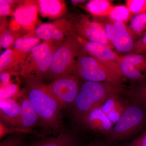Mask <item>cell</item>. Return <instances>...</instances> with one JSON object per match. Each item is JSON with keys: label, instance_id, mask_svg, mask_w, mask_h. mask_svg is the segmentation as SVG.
Listing matches in <instances>:
<instances>
[{"label": "cell", "instance_id": "obj_1", "mask_svg": "<svg viewBox=\"0 0 146 146\" xmlns=\"http://www.w3.org/2000/svg\"><path fill=\"white\" fill-rule=\"evenodd\" d=\"M25 91L39 119L42 136H56L65 130L62 106L42 80H25Z\"/></svg>", "mask_w": 146, "mask_h": 146}, {"label": "cell", "instance_id": "obj_2", "mask_svg": "<svg viewBox=\"0 0 146 146\" xmlns=\"http://www.w3.org/2000/svg\"><path fill=\"white\" fill-rule=\"evenodd\" d=\"M115 93H118L110 84L84 81L80 84L78 94L71 108L73 119L80 124L90 111L101 106L108 98Z\"/></svg>", "mask_w": 146, "mask_h": 146}, {"label": "cell", "instance_id": "obj_3", "mask_svg": "<svg viewBox=\"0 0 146 146\" xmlns=\"http://www.w3.org/2000/svg\"><path fill=\"white\" fill-rule=\"evenodd\" d=\"M72 74L84 81L110 84L120 95L123 92V78L83 50L78 57Z\"/></svg>", "mask_w": 146, "mask_h": 146}, {"label": "cell", "instance_id": "obj_4", "mask_svg": "<svg viewBox=\"0 0 146 146\" xmlns=\"http://www.w3.org/2000/svg\"><path fill=\"white\" fill-rule=\"evenodd\" d=\"M59 44L44 41L29 54L19 74L25 80L46 78L53 54Z\"/></svg>", "mask_w": 146, "mask_h": 146}, {"label": "cell", "instance_id": "obj_5", "mask_svg": "<svg viewBox=\"0 0 146 146\" xmlns=\"http://www.w3.org/2000/svg\"><path fill=\"white\" fill-rule=\"evenodd\" d=\"M146 125V110L129 102L122 116L106 137V141L110 145L125 141L141 131Z\"/></svg>", "mask_w": 146, "mask_h": 146}, {"label": "cell", "instance_id": "obj_6", "mask_svg": "<svg viewBox=\"0 0 146 146\" xmlns=\"http://www.w3.org/2000/svg\"><path fill=\"white\" fill-rule=\"evenodd\" d=\"M82 50V47L76 37L68 38L59 44L53 54L46 78L53 81L72 74L78 57Z\"/></svg>", "mask_w": 146, "mask_h": 146}, {"label": "cell", "instance_id": "obj_7", "mask_svg": "<svg viewBox=\"0 0 146 146\" xmlns=\"http://www.w3.org/2000/svg\"><path fill=\"white\" fill-rule=\"evenodd\" d=\"M76 39L81 45L84 51L95 58L106 67L123 78L120 71L122 56L112 48L100 43L90 42L77 35Z\"/></svg>", "mask_w": 146, "mask_h": 146}, {"label": "cell", "instance_id": "obj_8", "mask_svg": "<svg viewBox=\"0 0 146 146\" xmlns=\"http://www.w3.org/2000/svg\"><path fill=\"white\" fill-rule=\"evenodd\" d=\"M80 79L71 74L53 80L48 84L50 91L63 109L72 106L80 87Z\"/></svg>", "mask_w": 146, "mask_h": 146}, {"label": "cell", "instance_id": "obj_9", "mask_svg": "<svg viewBox=\"0 0 146 146\" xmlns=\"http://www.w3.org/2000/svg\"><path fill=\"white\" fill-rule=\"evenodd\" d=\"M73 21L78 36L90 42H97L113 48L106 38L102 25L96 18L91 15L81 14Z\"/></svg>", "mask_w": 146, "mask_h": 146}, {"label": "cell", "instance_id": "obj_10", "mask_svg": "<svg viewBox=\"0 0 146 146\" xmlns=\"http://www.w3.org/2000/svg\"><path fill=\"white\" fill-rule=\"evenodd\" d=\"M39 12L36 1L19 2L14 11L13 18L28 33L35 29Z\"/></svg>", "mask_w": 146, "mask_h": 146}, {"label": "cell", "instance_id": "obj_11", "mask_svg": "<svg viewBox=\"0 0 146 146\" xmlns=\"http://www.w3.org/2000/svg\"><path fill=\"white\" fill-rule=\"evenodd\" d=\"M80 125L87 129L105 136L113 127V123L102 110L101 106L94 108L86 115Z\"/></svg>", "mask_w": 146, "mask_h": 146}, {"label": "cell", "instance_id": "obj_12", "mask_svg": "<svg viewBox=\"0 0 146 146\" xmlns=\"http://www.w3.org/2000/svg\"><path fill=\"white\" fill-rule=\"evenodd\" d=\"M50 36L51 42L60 44L66 39L77 35L73 21L66 18H60L51 23H45Z\"/></svg>", "mask_w": 146, "mask_h": 146}, {"label": "cell", "instance_id": "obj_13", "mask_svg": "<svg viewBox=\"0 0 146 146\" xmlns=\"http://www.w3.org/2000/svg\"><path fill=\"white\" fill-rule=\"evenodd\" d=\"M117 30L111 44L113 48L118 52L127 54L133 50L135 42V35L129 26L122 22L115 21Z\"/></svg>", "mask_w": 146, "mask_h": 146}, {"label": "cell", "instance_id": "obj_14", "mask_svg": "<svg viewBox=\"0 0 146 146\" xmlns=\"http://www.w3.org/2000/svg\"><path fill=\"white\" fill-rule=\"evenodd\" d=\"M83 141L75 133L65 130L56 136L33 141L27 146H81Z\"/></svg>", "mask_w": 146, "mask_h": 146}, {"label": "cell", "instance_id": "obj_15", "mask_svg": "<svg viewBox=\"0 0 146 146\" xmlns=\"http://www.w3.org/2000/svg\"><path fill=\"white\" fill-rule=\"evenodd\" d=\"M21 109L20 104L14 98L0 100L1 122L9 127L18 128Z\"/></svg>", "mask_w": 146, "mask_h": 146}, {"label": "cell", "instance_id": "obj_16", "mask_svg": "<svg viewBox=\"0 0 146 146\" xmlns=\"http://www.w3.org/2000/svg\"><path fill=\"white\" fill-rule=\"evenodd\" d=\"M29 54L13 47L5 50L0 56V73L20 70Z\"/></svg>", "mask_w": 146, "mask_h": 146}, {"label": "cell", "instance_id": "obj_17", "mask_svg": "<svg viewBox=\"0 0 146 146\" xmlns=\"http://www.w3.org/2000/svg\"><path fill=\"white\" fill-rule=\"evenodd\" d=\"M129 103L122 98L120 94L115 93L108 98L101 107L114 125L122 116Z\"/></svg>", "mask_w": 146, "mask_h": 146}, {"label": "cell", "instance_id": "obj_18", "mask_svg": "<svg viewBox=\"0 0 146 146\" xmlns=\"http://www.w3.org/2000/svg\"><path fill=\"white\" fill-rule=\"evenodd\" d=\"M22 96L19 103L21 112L18 128L33 130L34 127L39 125V118L25 91Z\"/></svg>", "mask_w": 146, "mask_h": 146}, {"label": "cell", "instance_id": "obj_19", "mask_svg": "<svg viewBox=\"0 0 146 146\" xmlns=\"http://www.w3.org/2000/svg\"><path fill=\"white\" fill-rule=\"evenodd\" d=\"M121 61L127 65L135 80L146 79V54H125L122 56Z\"/></svg>", "mask_w": 146, "mask_h": 146}, {"label": "cell", "instance_id": "obj_20", "mask_svg": "<svg viewBox=\"0 0 146 146\" xmlns=\"http://www.w3.org/2000/svg\"><path fill=\"white\" fill-rule=\"evenodd\" d=\"M36 1L39 14L44 18L57 19L63 16L67 11V5L65 1L61 0Z\"/></svg>", "mask_w": 146, "mask_h": 146}, {"label": "cell", "instance_id": "obj_21", "mask_svg": "<svg viewBox=\"0 0 146 146\" xmlns=\"http://www.w3.org/2000/svg\"><path fill=\"white\" fill-rule=\"evenodd\" d=\"M113 6L109 0H91L86 3L84 9L94 18H103L109 16Z\"/></svg>", "mask_w": 146, "mask_h": 146}, {"label": "cell", "instance_id": "obj_22", "mask_svg": "<svg viewBox=\"0 0 146 146\" xmlns=\"http://www.w3.org/2000/svg\"><path fill=\"white\" fill-rule=\"evenodd\" d=\"M127 94L129 102L138 105L146 111V79L133 84Z\"/></svg>", "mask_w": 146, "mask_h": 146}, {"label": "cell", "instance_id": "obj_23", "mask_svg": "<svg viewBox=\"0 0 146 146\" xmlns=\"http://www.w3.org/2000/svg\"><path fill=\"white\" fill-rule=\"evenodd\" d=\"M133 16L126 5H118L113 6L108 17L112 21L126 24Z\"/></svg>", "mask_w": 146, "mask_h": 146}, {"label": "cell", "instance_id": "obj_24", "mask_svg": "<svg viewBox=\"0 0 146 146\" xmlns=\"http://www.w3.org/2000/svg\"><path fill=\"white\" fill-rule=\"evenodd\" d=\"M135 35L142 36L146 33V12L133 16L129 26Z\"/></svg>", "mask_w": 146, "mask_h": 146}, {"label": "cell", "instance_id": "obj_25", "mask_svg": "<svg viewBox=\"0 0 146 146\" xmlns=\"http://www.w3.org/2000/svg\"><path fill=\"white\" fill-rule=\"evenodd\" d=\"M41 43V40L38 38H25L23 37L16 39L13 44V48L23 52L30 53Z\"/></svg>", "mask_w": 146, "mask_h": 146}, {"label": "cell", "instance_id": "obj_26", "mask_svg": "<svg viewBox=\"0 0 146 146\" xmlns=\"http://www.w3.org/2000/svg\"><path fill=\"white\" fill-rule=\"evenodd\" d=\"M1 47L6 50L11 48V46H13L15 41L19 38L20 33L8 31L5 29H1Z\"/></svg>", "mask_w": 146, "mask_h": 146}, {"label": "cell", "instance_id": "obj_27", "mask_svg": "<svg viewBox=\"0 0 146 146\" xmlns=\"http://www.w3.org/2000/svg\"><path fill=\"white\" fill-rule=\"evenodd\" d=\"M1 99L13 98L18 96L19 93L18 83H16L11 80L8 84L1 86Z\"/></svg>", "mask_w": 146, "mask_h": 146}, {"label": "cell", "instance_id": "obj_28", "mask_svg": "<svg viewBox=\"0 0 146 146\" xmlns=\"http://www.w3.org/2000/svg\"><path fill=\"white\" fill-rule=\"evenodd\" d=\"M125 2L133 16L146 12V0H127Z\"/></svg>", "mask_w": 146, "mask_h": 146}, {"label": "cell", "instance_id": "obj_29", "mask_svg": "<svg viewBox=\"0 0 146 146\" xmlns=\"http://www.w3.org/2000/svg\"><path fill=\"white\" fill-rule=\"evenodd\" d=\"M23 134H13L9 136L1 141L0 146H25L26 144L25 137Z\"/></svg>", "mask_w": 146, "mask_h": 146}, {"label": "cell", "instance_id": "obj_30", "mask_svg": "<svg viewBox=\"0 0 146 146\" xmlns=\"http://www.w3.org/2000/svg\"><path fill=\"white\" fill-rule=\"evenodd\" d=\"M1 126V139L7 135V134H24L26 133H35L33 130H26V129H21L18 128L9 127L5 125L2 123H0Z\"/></svg>", "mask_w": 146, "mask_h": 146}, {"label": "cell", "instance_id": "obj_31", "mask_svg": "<svg viewBox=\"0 0 146 146\" xmlns=\"http://www.w3.org/2000/svg\"><path fill=\"white\" fill-rule=\"evenodd\" d=\"M131 53L146 54V33L136 41L133 50Z\"/></svg>", "mask_w": 146, "mask_h": 146}, {"label": "cell", "instance_id": "obj_32", "mask_svg": "<svg viewBox=\"0 0 146 146\" xmlns=\"http://www.w3.org/2000/svg\"><path fill=\"white\" fill-rule=\"evenodd\" d=\"M122 146H146V130L136 138Z\"/></svg>", "mask_w": 146, "mask_h": 146}, {"label": "cell", "instance_id": "obj_33", "mask_svg": "<svg viewBox=\"0 0 146 146\" xmlns=\"http://www.w3.org/2000/svg\"><path fill=\"white\" fill-rule=\"evenodd\" d=\"M14 11L11 10V7L5 0H0V15L1 17L7 16H13Z\"/></svg>", "mask_w": 146, "mask_h": 146}, {"label": "cell", "instance_id": "obj_34", "mask_svg": "<svg viewBox=\"0 0 146 146\" xmlns=\"http://www.w3.org/2000/svg\"><path fill=\"white\" fill-rule=\"evenodd\" d=\"M13 72L7 71V72H3L1 73V75H0L1 86L6 85L11 81V73H13Z\"/></svg>", "mask_w": 146, "mask_h": 146}, {"label": "cell", "instance_id": "obj_35", "mask_svg": "<svg viewBox=\"0 0 146 146\" xmlns=\"http://www.w3.org/2000/svg\"><path fill=\"white\" fill-rule=\"evenodd\" d=\"M9 28H10L11 31L17 33H19L18 32L20 31L21 29L23 28L21 25L18 23L14 18L11 21L10 25H9Z\"/></svg>", "mask_w": 146, "mask_h": 146}, {"label": "cell", "instance_id": "obj_36", "mask_svg": "<svg viewBox=\"0 0 146 146\" xmlns=\"http://www.w3.org/2000/svg\"><path fill=\"white\" fill-rule=\"evenodd\" d=\"M110 145L106 141L100 140H94L84 146H110Z\"/></svg>", "mask_w": 146, "mask_h": 146}, {"label": "cell", "instance_id": "obj_37", "mask_svg": "<svg viewBox=\"0 0 146 146\" xmlns=\"http://www.w3.org/2000/svg\"><path fill=\"white\" fill-rule=\"evenodd\" d=\"M86 1H84V0H72V1H71V3L74 6L80 4L82 3H84Z\"/></svg>", "mask_w": 146, "mask_h": 146}]
</instances>
